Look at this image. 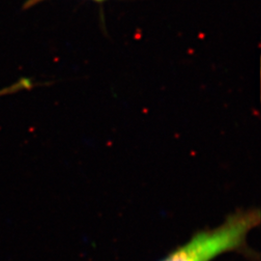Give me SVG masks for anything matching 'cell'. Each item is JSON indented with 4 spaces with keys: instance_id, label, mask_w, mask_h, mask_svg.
<instances>
[{
    "instance_id": "1",
    "label": "cell",
    "mask_w": 261,
    "mask_h": 261,
    "mask_svg": "<svg viewBox=\"0 0 261 261\" xmlns=\"http://www.w3.org/2000/svg\"><path fill=\"white\" fill-rule=\"evenodd\" d=\"M259 223V209L236 211L223 224L198 231L161 261H211L223 253L244 247L248 235Z\"/></svg>"
},
{
    "instance_id": "2",
    "label": "cell",
    "mask_w": 261,
    "mask_h": 261,
    "mask_svg": "<svg viewBox=\"0 0 261 261\" xmlns=\"http://www.w3.org/2000/svg\"><path fill=\"white\" fill-rule=\"evenodd\" d=\"M31 86V83L28 80H20L18 83L11 85L9 87L3 88L0 90V97L1 96H5L8 94L14 93V92H18L22 89H28Z\"/></svg>"
},
{
    "instance_id": "3",
    "label": "cell",
    "mask_w": 261,
    "mask_h": 261,
    "mask_svg": "<svg viewBox=\"0 0 261 261\" xmlns=\"http://www.w3.org/2000/svg\"><path fill=\"white\" fill-rule=\"evenodd\" d=\"M43 0H28L24 4V8H29V7H32L34 6L35 4H37L39 2H41ZM96 1H102V0H96Z\"/></svg>"
}]
</instances>
